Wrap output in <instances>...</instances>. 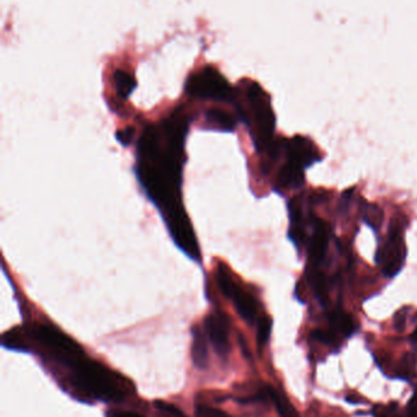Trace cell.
I'll return each instance as SVG.
<instances>
[{"instance_id":"6da1fadb","label":"cell","mask_w":417,"mask_h":417,"mask_svg":"<svg viewBox=\"0 0 417 417\" xmlns=\"http://www.w3.org/2000/svg\"><path fill=\"white\" fill-rule=\"evenodd\" d=\"M192 119L190 111L180 106L160 121L147 124L138 138L135 174L175 245L192 261L201 262L199 240L182 201L185 141Z\"/></svg>"},{"instance_id":"7a4b0ae2","label":"cell","mask_w":417,"mask_h":417,"mask_svg":"<svg viewBox=\"0 0 417 417\" xmlns=\"http://www.w3.org/2000/svg\"><path fill=\"white\" fill-rule=\"evenodd\" d=\"M235 114L244 123L260 155L274 143L275 114L271 97L255 81L244 79L235 87Z\"/></svg>"},{"instance_id":"3957f363","label":"cell","mask_w":417,"mask_h":417,"mask_svg":"<svg viewBox=\"0 0 417 417\" xmlns=\"http://www.w3.org/2000/svg\"><path fill=\"white\" fill-rule=\"evenodd\" d=\"M262 155L263 160H282L273 180L274 191L279 194L302 187L305 182V169L323 160L316 143L301 135L274 140Z\"/></svg>"},{"instance_id":"277c9868","label":"cell","mask_w":417,"mask_h":417,"mask_svg":"<svg viewBox=\"0 0 417 417\" xmlns=\"http://www.w3.org/2000/svg\"><path fill=\"white\" fill-rule=\"evenodd\" d=\"M70 372L77 388L94 398L116 403L124 399V391L116 382V376L94 360L84 357Z\"/></svg>"},{"instance_id":"5b68a950","label":"cell","mask_w":417,"mask_h":417,"mask_svg":"<svg viewBox=\"0 0 417 417\" xmlns=\"http://www.w3.org/2000/svg\"><path fill=\"white\" fill-rule=\"evenodd\" d=\"M185 92L190 97L231 106H234L235 99V87H231L229 81L212 65H206L192 72L185 82Z\"/></svg>"},{"instance_id":"8992f818","label":"cell","mask_w":417,"mask_h":417,"mask_svg":"<svg viewBox=\"0 0 417 417\" xmlns=\"http://www.w3.org/2000/svg\"><path fill=\"white\" fill-rule=\"evenodd\" d=\"M27 332L31 333L33 339L40 343V345L45 346L49 355L58 361L59 364L64 365L67 369H74L76 365L86 357L79 344L53 327L35 324L31 329H27Z\"/></svg>"},{"instance_id":"52a82bcc","label":"cell","mask_w":417,"mask_h":417,"mask_svg":"<svg viewBox=\"0 0 417 417\" xmlns=\"http://www.w3.org/2000/svg\"><path fill=\"white\" fill-rule=\"evenodd\" d=\"M404 222L398 218H393L388 234L384 241H379L376 263L381 266L383 274L387 278H394L403 269L406 260V245H405Z\"/></svg>"},{"instance_id":"ba28073f","label":"cell","mask_w":417,"mask_h":417,"mask_svg":"<svg viewBox=\"0 0 417 417\" xmlns=\"http://www.w3.org/2000/svg\"><path fill=\"white\" fill-rule=\"evenodd\" d=\"M206 334L213 345L214 351L221 357H227L230 352L229 320L222 312H214L204 321Z\"/></svg>"},{"instance_id":"9c48e42d","label":"cell","mask_w":417,"mask_h":417,"mask_svg":"<svg viewBox=\"0 0 417 417\" xmlns=\"http://www.w3.org/2000/svg\"><path fill=\"white\" fill-rule=\"evenodd\" d=\"M228 298L231 299L235 305L238 313L241 316L243 320L252 324L257 318V302L251 294L244 291L239 285L234 284Z\"/></svg>"},{"instance_id":"30bf717a","label":"cell","mask_w":417,"mask_h":417,"mask_svg":"<svg viewBox=\"0 0 417 417\" xmlns=\"http://www.w3.org/2000/svg\"><path fill=\"white\" fill-rule=\"evenodd\" d=\"M238 116L222 108H212L206 111V129L231 133L238 124Z\"/></svg>"},{"instance_id":"8fae6325","label":"cell","mask_w":417,"mask_h":417,"mask_svg":"<svg viewBox=\"0 0 417 417\" xmlns=\"http://www.w3.org/2000/svg\"><path fill=\"white\" fill-rule=\"evenodd\" d=\"M207 334L200 327L192 329V361L199 369H206L208 367V344H207Z\"/></svg>"},{"instance_id":"7c38bea8","label":"cell","mask_w":417,"mask_h":417,"mask_svg":"<svg viewBox=\"0 0 417 417\" xmlns=\"http://www.w3.org/2000/svg\"><path fill=\"white\" fill-rule=\"evenodd\" d=\"M113 87L116 89V96L121 101H125L133 94L136 87V80L131 72L124 69H116L111 76Z\"/></svg>"},{"instance_id":"4fadbf2b","label":"cell","mask_w":417,"mask_h":417,"mask_svg":"<svg viewBox=\"0 0 417 417\" xmlns=\"http://www.w3.org/2000/svg\"><path fill=\"white\" fill-rule=\"evenodd\" d=\"M307 280L310 283L311 288L313 289L316 298L322 304H326L328 300L329 280L328 277L323 272L318 269V267L311 266L307 271Z\"/></svg>"},{"instance_id":"5bb4252c","label":"cell","mask_w":417,"mask_h":417,"mask_svg":"<svg viewBox=\"0 0 417 417\" xmlns=\"http://www.w3.org/2000/svg\"><path fill=\"white\" fill-rule=\"evenodd\" d=\"M330 328L338 337L349 338L355 333V323L350 316L344 313L342 310H335L329 315Z\"/></svg>"},{"instance_id":"9a60e30c","label":"cell","mask_w":417,"mask_h":417,"mask_svg":"<svg viewBox=\"0 0 417 417\" xmlns=\"http://www.w3.org/2000/svg\"><path fill=\"white\" fill-rule=\"evenodd\" d=\"M266 389L268 398L274 404L280 417H299L296 408H294L293 404L290 403V400L285 396V394H283L282 391H277L271 386H267Z\"/></svg>"},{"instance_id":"2e32d148","label":"cell","mask_w":417,"mask_h":417,"mask_svg":"<svg viewBox=\"0 0 417 417\" xmlns=\"http://www.w3.org/2000/svg\"><path fill=\"white\" fill-rule=\"evenodd\" d=\"M362 221L374 231L379 230L384 221V213L376 204H366L362 208Z\"/></svg>"},{"instance_id":"e0dca14e","label":"cell","mask_w":417,"mask_h":417,"mask_svg":"<svg viewBox=\"0 0 417 417\" xmlns=\"http://www.w3.org/2000/svg\"><path fill=\"white\" fill-rule=\"evenodd\" d=\"M3 346L6 349L18 351H28L25 338H23L18 329H13L3 337Z\"/></svg>"},{"instance_id":"ac0fdd59","label":"cell","mask_w":417,"mask_h":417,"mask_svg":"<svg viewBox=\"0 0 417 417\" xmlns=\"http://www.w3.org/2000/svg\"><path fill=\"white\" fill-rule=\"evenodd\" d=\"M272 324L273 322L267 316L258 321L257 344L260 349H262L263 346L266 345L268 339L271 337Z\"/></svg>"},{"instance_id":"d6986e66","label":"cell","mask_w":417,"mask_h":417,"mask_svg":"<svg viewBox=\"0 0 417 417\" xmlns=\"http://www.w3.org/2000/svg\"><path fill=\"white\" fill-rule=\"evenodd\" d=\"M312 338L317 342L322 343L324 345L338 346L339 345V337L334 333L332 329L324 330V329H317L312 332Z\"/></svg>"},{"instance_id":"ffe728a7","label":"cell","mask_w":417,"mask_h":417,"mask_svg":"<svg viewBox=\"0 0 417 417\" xmlns=\"http://www.w3.org/2000/svg\"><path fill=\"white\" fill-rule=\"evenodd\" d=\"M196 415L197 417H231L229 413L223 411L221 408H211L206 405H197Z\"/></svg>"},{"instance_id":"44dd1931","label":"cell","mask_w":417,"mask_h":417,"mask_svg":"<svg viewBox=\"0 0 417 417\" xmlns=\"http://www.w3.org/2000/svg\"><path fill=\"white\" fill-rule=\"evenodd\" d=\"M155 408H158L160 413H163L165 417H187L179 410L177 406L165 403V401H155Z\"/></svg>"},{"instance_id":"7402d4cb","label":"cell","mask_w":417,"mask_h":417,"mask_svg":"<svg viewBox=\"0 0 417 417\" xmlns=\"http://www.w3.org/2000/svg\"><path fill=\"white\" fill-rule=\"evenodd\" d=\"M107 417H143V415H140L138 413H133V411H129V410H118V408H111L108 410L106 413Z\"/></svg>"},{"instance_id":"603a6c76","label":"cell","mask_w":417,"mask_h":417,"mask_svg":"<svg viewBox=\"0 0 417 417\" xmlns=\"http://www.w3.org/2000/svg\"><path fill=\"white\" fill-rule=\"evenodd\" d=\"M378 417H400V416H399V415H398V413H395V408H394V406H393V408H388V410H387L386 413H382V415H379V416H378Z\"/></svg>"}]
</instances>
